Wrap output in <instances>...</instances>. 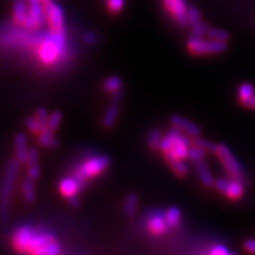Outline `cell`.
Wrapping results in <instances>:
<instances>
[{"label":"cell","mask_w":255,"mask_h":255,"mask_svg":"<svg viewBox=\"0 0 255 255\" xmlns=\"http://www.w3.org/2000/svg\"><path fill=\"white\" fill-rule=\"evenodd\" d=\"M126 4V0H107V6L110 12L119 13Z\"/></svg>","instance_id":"e575fe53"},{"label":"cell","mask_w":255,"mask_h":255,"mask_svg":"<svg viewBox=\"0 0 255 255\" xmlns=\"http://www.w3.org/2000/svg\"><path fill=\"white\" fill-rule=\"evenodd\" d=\"M28 175L31 179H37L39 175V165H38V154L35 149H31L29 151L28 157Z\"/></svg>","instance_id":"ffe728a7"},{"label":"cell","mask_w":255,"mask_h":255,"mask_svg":"<svg viewBox=\"0 0 255 255\" xmlns=\"http://www.w3.org/2000/svg\"><path fill=\"white\" fill-rule=\"evenodd\" d=\"M181 135H182V130L173 126L172 129L168 132V134H167L166 136L162 139L161 145H159V149L163 150L164 152L170 150L173 143L181 137Z\"/></svg>","instance_id":"ac0fdd59"},{"label":"cell","mask_w":255,"mask_h":255,"mask_svg":"<svg viewBox=\"0 0 255 255\" xmlns=\"http://www.w3.org/2000/svg\"><path fill=\"white\" fill-rule=\"evenodd\" d=\"M193 31H191V36L193 37H198V38H202L205 34H207V31H209V27L205 22L200 21L199 23H197L196 26L191 27Z\"/></svg>","instance_id":"836d02e7"},{"label":"cell","mask_w":255,"mask_h":255,"mask_svg":"<svg viewBox=\"0 0 255 255\" xmlns=\"http://www.w3.org/2000/svg\"><path fill=\"white\" fill-rule=\"evenodd\" d=\"M148 227L151 232L154 234H162L166 231L167 223L165 220V215H152V216L149 217L148 221Z\"/></svg>","instance_id":"e0dca14e"},{"label":"cell","mask_w":255,"mask_h":255,"mask_svg":"<svg viewBox=\"0 0 255 255\" xmlns=\"http://www.w3.org/2000/svg\"><path fill=\"white\" fill-rule=\"evenodd\" d=\"M229 185H230V181L226 179H218L214 182L215 188H216L219 193H222V194H227Z\"/></svg>","instance_id":"f35d334b"},{"label":"cell","mask_w":255,"mask_h":255,"mask_svg":"<svg viewBox=\"0 0 255 255\" xmlns=\"http://www.w3.org/2000/svg\"><path fill=\"white\" fill-rule=\"evenodd\" d=\"M118 105L119 103L113 102L112 101V105L108 108L105 117H103V125H105L107 128L113 127L114 124L117 121V116H118Z\"/></svg>","instance_id":"603a6c76"},{"label":"cell","mask_w":255,"mask_h":255,"mask_svg":"<svg viewBox=\"0 0 255 255\" xmlns=\"http://www.w3.org/2000/svg\"><path fill=\"white\" fill-rule=\"evenodd\" d=\"M26 125L29 131H31L32 133H39L44 129V127L38 122L36 117H29L26 121Z\"/></svg>","instance_id":"d590c367"},{"label":"cell","mask_w":255,"mask_h":255,"mask_svg":"<svg viewBox=\"0 0 255 255\" xmlns=\"http://www.w3.org/2000/svg\"><path fill=\"white\" fill-rule=\"evenodd\" d=\"M165 157L167 162L170 165L172 170L177 173L179 177H185L188 172L186 164L183 162V159L175 155L171 150H168L165 152Z\"/></svg>","instance_id":"7c38bea8"},{"label":"cell","mask_w":255,"mask_h":255,"mask_svg":"<svg viewBox=\"0 0 255 255\" xmlns=\"http://www.w3.org/2000/svg\"><path fill=\"white\" fill-rule=\"evenodd\" d=\"M244 248L250 253H255V239H247L244 243Z\"/></svg>","instance_id":"b9f144b4"},{"label":"cell","mask_w":255,"mask_h":255,"mask_svg":"<svg viewBox=\"0 0 255 255\" xmlns=\"http://www.w3.org/2000/svg\"><path fill=\"white\" fill-rule=\"evenodd\" d=\"M39 59L47 65L54 64L60 58L66 55V36L65 30L52 31L48 34L45 41L39 46Z\"/></svg>","instance_id":"6da1fadb"},{"label":"cell","mask_w":255,"mask_h":255,"mask_svg":"<svg viewBox=\"0 0 255 255\" xmlns=\"http://www.w3.org/2000/svg\"><path fill=\"white\" fill-rule=\"evenodd\" d=\"M17 172L18 162L12 161L6 169L4 180L2 183L1 195H0V217H1L2 221H5L7 216H9L10 200L15 184V179L17 177Z\"/></svg>","instance_id":"7a4b0ae2"},{"label":"cell","mask_w":255,"mask_h":255,"mask_svg":"<svg viewBox=\"0 0 255 255\" xmlns=\"http://www.w3.org/2000/svg\"><path fill=\"white\" fill-rule=\"evenodd\" d=\"M196 169H197V172H198V175H199V179H200V181L202 182L203 185L210 187L214 184L215 181L213 179V175L210 172L209 168H207V166L204 163L203 159H202V161L196 162Z\"/></svg>","instance_id":"d6986e66"},{"label":"cell","mask_w":255,"mask_h":255,"mask_svg":"<svg viewBox=\"0 0 255 255\" xmlns=\"http://www.w3.org/2000/svg\"><path fill=\"white\" fill-rule=\"evenodd\" d=\"M110 158L106 155L92 157L80 165L74 175L82 183H84L85 180L93 178L95 175H98L99 173L105 171L110 166Z\"/></svg>","instance_id":"3957f363"},{"label":"cell","mask_w":255,"mask_h":255,"mask_svg":"<svg viewBox=\"0 0 255 255\" xmlns=\"http://www.w3.org/2000/svg\"><path fill=\"white\" fill-rule=\"evenodd\" d=\"M193 143V139H189L187 136H184V135H181V137L175 141L172 147L171 151L180 158H186L188 156V149L189 146Z\"/></svg>","instance_id":"9a60e30c"},{"label":"cell","mask_w":255,"mask_h":255,"mask_svg":"<svg viewBox=\"0 0 255 255\" xmlns=\"http://www.w3.org/2000/svg\"><path fill=\"white\" fill-rule=\"evenodd\" d=\"M138 206V197L136 194H130L127 197L126 201H125V213L128 215V216H133L137 210Z\"/></svg>","instance_id":"4316f807"},{"label":"cell","mask_w":255,"mask_h":255,"mask_svg":"<svg viewBox=\"0 0 255 255\" xmlns=\"http://www.w3.org/2000/svg\"><path fill=\"white\" fill-rule=\"evenodd\" d=\"M44 9L47 22L52 31H62L64 29V12L61 5L52 0H47L44 2Z\"/></svg>","instance_id":"8992f818"},{"label":"cell","mask_w":255,"mask_h":255,"mask_svg":"<svg viewBox=\"0 0 255 255\" xmlns=\"http://www.w3.org/2000/svg\"><path fill=\"white\" fill-rule=\"evenodd\" d=\"M62 252V247L55 241L48 243L39 248L32 251V254L35 255H58Z\"/></svg>","instance_id":"7402d4cb"},{"label":"cell","mask_w":255,"mask_h":255,"mask_svg":"<svg viewBox=\"0 0 255 255\" xmlns=\"http://www.w3.org/2000/svg\"><path fill=\"white\" fill-rule=\"evenodd\" d=\"M206 151L198 146H194L188 149V158L191 159L193 162H198V161H202L205 156Z\"/></svg>","instance_id":"d6a6232c"},{"label":"cell","mask_w":255,"mask_h":255,"mask_svg":"<svg viewBox=\"0 0 255 255\" xmlns=\"http://www.w3.org/2000/svg\"><path fill=\"white\" fill-rule=\"evenodd\" d=\"M171 124L179 128L182 131H184L185 133H187L190 136H199L201 133L200 128H199L197 125H195L194 123H191L188 119H186L185 117H183L181 115H174L171 117Z\"/></svg>","instance_id":"30bf717a"},{"label":"cell","mask_w":255,"mask_h":255,"mask_svg":"<svg viewBox=\"0 0 255 255\" xmlns=\"http://www.w3.org/2000/svg\"><path fill=\"white\" fill-rule=\"evenodd\" d=\"M62 121V115L60 112H53V113L48 118L47 127L50 128L51 130H55L60 126Z\"/></svg>","instance_id":"74e56055"},{"label":"cell","mask_w":255,"mask_h":255,"mask_svg":"<svg viewBox=\"0 0 255 255\" xmlns=\"http://www.w3.org/2000/svg\"><path fill=\"white\" fill-rule=\"evenodd\" d=\"M35 117L38 119V122L42 124V126L44 128L47 127V122H48V118H49V115H48V112H47L46 109H44V108L38 109L36 111Z\"/></svg>","instance_id":"ab89813d"},{"label":"cell","mask_w":255,"mask_h":255,"mask_svg":"<svg viewBox=\"0 0 255 255\" xmlns=\"http://www.w3.org/2000/svg\"><path fill=\"white\" fill-rule=\"evenodd\" d=\"M217 154L231 177L237 180H242L244 178L242 166L239 165L238 161L232 153V151H231L226 145H223V143L218 145Z\"/></svg>","instance_id":"5b68a950"},{"label":"cell","mask_w":255,"mask_h":255,"mask_svg":"<svg viewBox=\"0 0 255 255\" xmlns=\"http://www.w3.org/2000/svg\"><path fill=\"white\" fill-rule=\"evenodd\" d=\"M243 105L249 109H255V94H253L251 97L241 100Z\"/></svg>","instance_id":"7bdbcfd3"},{"label":"cell","mask_w":255,"mask_h":255,"mask_svg":"<svg viewBox=\"0 0 255 255\" xmlns=\"http://www.w3.org/2000/svg\"><path fill=\"white\" fill-rule=\"evenodd\" d=\"M103 89L108 93H116L122 89V80L116 76L108 78L103 83Z\"/></svg>","instance_id":"83f0119b"},{"label":"cell","mask_w":255,"mask_h":255,"mask_svg":"<svg viewBox=\"0 0 255 255\" xmlns=\"http://www.w3.org/2000/svg\"><path fill=\"white\" fill-rule=\"evenodd\" d=\"M38 1H41V2H43V3H44V2H46V1H47V0H38Z\"/></svg>","instance_id":"bcb514c9"},{"label":"cell","mask_w":255,"mask_h":255,"mask_svg":"<svg viewBox=\"0 0 255 255\" xmlns=\"http://www.w3.org/2000/svg\"><path fill=\"white\" fill-rule=\"evenodd\" d=\"M188 50L194 54H216L226 51L227 42L215 41V39H203L190 36L188 39Z\"/></svg>","instance_id":"277c9868"},{"label":"cell","mask_w":255,"mask_h":255,"mask_svg":"<svg viewBox=\"0 0 255 255\" xmlns=\"http://www.w3.org/2000/svg\"><path fill=\"white\" fill-rule=\"evenodd\" d=\"M22 193L28 202H33L35 200L34 193V180L28 177L22 183Z\"/></svg>","instance_id":"484cf974"},{"label":"cell","mask_w":255,"mask_h":255,"mask_svg":"<svg viewBox=\"0 0 255 255\" xmlns=\"http://www.w3.org/2000/svg\"><path fill=\"white\" fill-rule=\"evenodd\" d=\"M253 94H254V87L251 83H244L241 85V87H239V97H241V100L251 97Z\"/></svg>","instance_id":"8d00e7d4"},{"label":"cell","mask_w":255,"mask_h":255,"mask_svg":"<svg viewBox=\"0 0 255 255\" xmlns=\"http://www.w3.org/2000/svg\"><path fill=\"white\" fill-rule=\"evenodd\" d=\"M244 194V185L242 183V180L234 179L233 181L230 182V185L227 191V196L233 200H237V199L241 198Z\"/></svg>","instance_id":"cb8c5ba5"},{"label":"cell","mask_w":255,"mask_h":255,"mask_svg":"<svg viewBox=\"0 0 255 255\" xmlns=\"http://www.w3.org/2000/svg\"><path fill=\"white\" fill-rule=\"evenodd\" d=\"M165 220L168 227H175L179 225L181 220V211L175 206L170 207L165 214Z\"/></svg>","instance_id":"d4e9b609"},{"label":"cell","mask_w":255,"mask_h":255,"mask_svg":"<svg viewBox=\"0 0 255 255\" xmlns=\"http://www.w3.org/2000/svg\"><path fill=\"white\" fill-rule=\"evenodd\" d=\"M28 1L29 11L27 20L25 22V27L29 29H35L44 26V23L47 21L44 3L38 1V0H28Z\"/></svg>","instance_id":"52a82bcc"},{"label":"cell","mask_w":255,"mask_h":255,"mask_svg":"<svg viewBox=\"0 0 255 255\" xmlns=\"http://www.w3.org/2000/svg\"><path fill=\"white\" fill-rule=\"evenodd\" d=\"M29 6L25 0H16L13 6V18L14 21L20 26H25V22L28 17Z\"/></svg>","instance_id":"5bb4252c"},{"label":"cell","mask_w":255,"mask_h":255,"mask_svg":"<svg viewBox=\"0 0 255 255\" xmlns=\"http://www.w3.org/2000/svg\"><path fill=\"white\" fill-rule=\"evenodd\" d=\"M230 252H229L227 247L221 246V245L214 247V249L212 250V254H215V255H227Z\"/></svg>","instance_id":"60d3db41"},{"label":"cell","mask_w":255,"mask_h":255,"mask_svg":"<svg viewBox=\"0 0 255 255\" xmlns=\"http://www.w3.org/2000/svg\"><path fill=\"white\" fill-rule=\"evenodd\" d=\"M162 133L158 129L151 130L148 134V143L151 148L159 149V145L162 141Z\"/></svg>","instance_id":"1f68e13d"},{"label":"cell","mask_w":255,"mask_h":255,"mask_svg":"<svg viewBox=\"0 0 255 255\" xmlns=\"http://www.w3.org/2000/svg\"><path fill=\"white\" fill-rule=\"evenodd\" d=\"M207 35H209L210 38L220 42H228L230 39V34L228 32L218 28H210L209 31H207Z\"/></svg>","instance_id":"f546056e"},{"label":"cell","mask_w":255,"mask_h":255,"mask_svg":"<svg viewBox=\"0 0 255 255\" xmlns=\"http://www.w3.org/2000/svg\"><path fill=\"white\" fill-rule=\"evenodd\" d=\"M163 4L166 11L168 12L173 19L179 25H187V9L186 0H163Z\"/></svg>","instance_id":"ba28073f"},{"label":"cell","mask_w":255,"mask_h":255,"mask_svg":"<svg viewBox=\"0 0 255 255\" xmlns=\"http://www.w3.org/2000/svg\"><path fill=\"white\" fill-rule=\"evenodd\" d=\"M201 21V13L196 6H188L187 9V25L190 27L196 26Z\"/></svg>","instance_id":"4dcf8cb0"},{"label":"cell","mask_w":255,"mask_h":255,"mask_svg":"<svg viewBox=\"0 0 255 255\" xmlns=\"http://www.w3.org/2000/svg\"><path fill=\"white\" fill-rule=\"evenodd\" d=\"M193 143L195 146L200 147L202 149H204L207 152H214V153H217V149H218V145L216 143H214L210 140H206L204 138H201L199 136H195L193 139Z\"/></svg>","instance_id":"f1b7e54d"},{"label":"cell","mask_w":255,"mask_h":255,"mask_svg":"<svg viewBox=\"0 0 255 255\" xmlns=\"http://www.w3.org/2000/svg\"><path fill=\"white\" fill-rule=\"evenodd\" d=\"M83 184L84 183H82L78 178H76L75 175H73V177L65 178L62 180L60 184V190L64 196L70 198L73 196H76L79 193Z\"/></svg>","instance_id":"8fae6325"},{"label":"cell","mask_w":255,"mask_h":255,"mask_svg":"<svg viewBox=\"0 0 255 255\" xmlns=\"http://www.w3.org/2000/svg\"><path fill=\"white\" fill-rule=\"evenodd\" d=\"M84 41H85V43L92 45V44L96 43V41H97V35L94 34V33H90V32H89V33H86L84 35Z\"/></svg>","instance_id":"ee69618b"},{"label":"cell","mask_w":255,"mask_h":255,"mask_svg":"<svg viewBox=\"0 0 255 255\" xmlns=\"http://www.w3.org/2000/svg\"><path fill=\"white\" fill-rule=\"evenodd\" d=\"M55 241V236L51 233H47V232H35L33 238L30 243V247H29V252L32 253V251H34L35 249L39 248L48 243Z\"/></svg>","instance_id":"2e32d148"},{"label":"cell","mask_w":255,"mask_h":255,"mask_svg":"<svg viewBox=\"0 0 255 255\" xmlns=\"http://www.w3.org/2000/svg\"><path fill=\"white\" fill-rule=\"evenodd\" d=\"M15 150H16V156L19 163H27L29 157V149H28V142L27 137L25 134L18 133L15 136Z\"/></svg>","instance_id":"4fadbf2b"},{"label":"cell","mask_w":255,"mask_h":255,"mask_svg":"<svg viewBox=\"0 0 255 255\" xmlns=\"http://www.w3.org/2000/svg\"><path fill=\"white\" fill-rule=\"evenodd\" d=\"M35 234V230L29 226H22L15 231L13 235V245L19 252H29L30 243Z\"/></svg>","instance_id":"9c48e42d"},{"label":"cell","mask_w":255,"mask_h":255,"mask_svg":"<svg viewBox=\"0 0 255 255\" xmlns=\"http://www.w3.org/2000/svg\"><path fill=\"white\" fill-rule=\"evenodd\" d=\"M53 130H51L50 128H44V129L39 132V137L38 141L42 146L47 147V148H57L58 147V141L53 137Z\"/></svg>","instance_id":"44dd1931"},{"label":"cell","mask_w":255,"mask_h":255,"mask_svg":"<svg viewBox=\"0 0 255 255\" xmlns=\"http://www.w3.org/2000/svg\"><path fill=\"white\" fill-rule=\"evenodd\" d=\"M68 200H69L70 204H71V205H73L74 207H76V206H78V205H79V200H78V198H77V196H73V197H70V198H68Z\"/></svg>","instance_id":"f6af8a7d"}]
</instances>
